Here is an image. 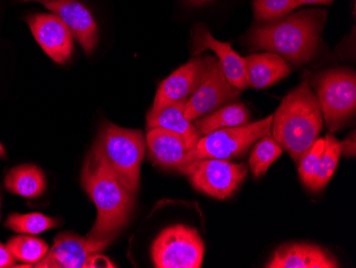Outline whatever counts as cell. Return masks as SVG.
<instances>
[{
    "label": "cell",
    "mask_w": 356,
    "mask_h": 268,
    "mask_svg": "<svg viewBox=\"0 0 356 268\" xmlns=\"http://www.w3.org/2000/svg\"><path fill=\"white\" fill-rule=\"evenodd\" d=\"M81 184L96 205L97 217L86 236L91 253L105 249L128 223L135 207L131 195L107 165L90 152L81 173Z\"/></svg>",
    "instance_id": "obj_1"
},
{
    "label": "cell",
    "mask_w": 356,
    "mask_h": 268,
    "mask_svg": "<svg viewBox=\"0 0 356 268\" xmlns=\"http://www.w3.org/2000/svg\"><path fill=\"white\" fill-rule=\"evenodd\" d=\"M325 19L327 12L323 10H302L291 17L254 28L250 40L255 49L283 56L297 65H304L317 52Z\"/></svg>",
    "instance_id": "obj_2"
},
{
    "label": "cell",
    "mask_w": 356,
    "mask_h": 268,
    "mask_svg": "<svg viewBox=\"0 0 356 268\" xmlns=\"http://www.w3.org/2000/svg\"><path fill=\"white\" fill-rule=\"evenodd\" d=\"M323 127L321 108L309 81L284 97L273 115V139L299 164L302 156L314 145Z\"/></svg>",
    "instance_id": "obj_3"
},
{
    "label": "cell",
    "mask_w": 356,
    "mask_h": 268,
    "mask_svg": "<svg viewBox=\"0 0 356 268\" xmlns=\"http://www.w3.org/2000/svg\"><path fill=\"white\" fill-rule=\"evenodd\" d=\"M91 151L109 167L131 195H137L145 154V137L141 131L105 122Z\"/></svg>",
    "instance_id": "obj_4"
},
{
    "label": "cell",
    "mask_w": 356,
    "mask_h": 268,
    "mask_svg": "<svg viewBox=\"0 0 356 268\" xmlns=\"http://www.w3.org/2000/svg\"><path fill=\"white\" fill-rule=\"evenodd\" d=\"M272 119L273 115L261 121L218 129L202 136L197 145L186 153L181 165L200 159H216L227 161L229 159L241 157L258 139L264 136L271 135Z\"/></svg>",
    "instance_id": "obj_5"
},
{
    "label": "cell",
    "mask_w": 356,
    "mask_h": 268,
    "mask_svg": "<svg viewBox=\"0 0 356 268\" xmlns=\"http://www.w3.org/2000/svg\"><path fill=\"white\" fill-rule=\"evenodd\" d=\"M315 88L327 129L336 132L349 123L356 110L355 72L349 69L322 72L316 78Z\"/></svg>",
    "instance_id": "obj_6"
},
{
    "label": "cell",
    "mask_w": 356,
    "mask_h": 268,
    "mask_svg": "<svg viewBox=\"0 0 356 268\" xmlns=\"http://www.w3.org/2000/svg\"><path fill=\"white\" fill-rule=\"evenodd\" d=\"M205 246L199 232L175 225L160 232L152 246V258L158 268H200Z\"/></svg>",
    "instance_id": "obj_7"
},
{
    "label": "cell",
    "mask_w": 356,
    "mask_h": 268,
    "mask_svg": "<svg viewBox=\"0 0 356 268\" xmlns=\"http://www.w3.org/2000/svg\"><path fill=\"white\" fill-rule=\"evenodd\" d=\"M177 170L189 178L197 191L224 200L234 195L248 175L247 164H235L225 159H200L184 164Z\"/></svg>",
    "instance_id": "obj_8"
},
{
    "label": "cell",
    "mask_w": 356,
    "mask_h": 268,
    "mask_svg": "<svg viewBox=\"0 0 356 268\" xmlns=\"http://www.w3.org/2000/svg\"><path fill=\"white\" fill-rule=\"evenodd\" d=\"M205 57L207 69L203 79L186 102L185 117L190 121L213 113L240 97V90L227 81L219 60L211 56Z\"/></svg>",
    "instance_id": "obj_9"
},
{
    "label": "cell",
    "mask_w": 356,
    "mask_h": 268,
    "mask_svg": "<svg viewBox=\"0 0 356 268\" xmlns=\"http://www.w3.org/2000/svg\"><path fill=\"white\" fill-rule=\"evenodd\" d=\"M38 3L55 14L71 30L72 35L87 55H91L99 43V29L90 10L78 0H22Z\"/></svg>",
    "instance_id": "obj_10"
},
{
    "label": "cell",
    "mask_w": 356,
    "mask_h": 268,
    "mask_svg": "<svg viewBox=\"0 0 356 268\" xmlns=\"http://www.w3.org/2000/svg\"><path fill=\"white\" fill-rule=\"evenodd\" d=\"M32 35L41 49L56 63L64 65L71 60L74 37L71 30L55 14H32L27 19Z\"/></svg>",
    "instance_id": "obj_11"
},
{
    "label": "cell",
    "mask_w": 356,
    "mask_h": 268,
    "mask_svg": "<svg viewBox=\"0 0 356 268\" xmlns=\"http://www.w3.org/2000/svg\"><path fill=\"white\" fill-rule=\"evenodd\" d=\"M207 69L206 57H197L178 68L160 83L149 113H157L167 106L188 101L197 89Z\"/></svg>",
    "instance_id": "obj_12"
},
{
    "label": "cell",
    "mask_w": 356,
    "mask_h": 268,
    "mask_svg": "<svg viewBox=\"0 0 356 268\" xmlns=\"http://www.w3.org/2000/svg\"><path fill=\"white\" fill-rule=\"evenodd\" d=\"M193 40L194 55H199L207 49L213 51L221 63L227 81L240 91L249 88L245 58L238 55L232 49L231 44L218 41L211 36L208 28L204 25L195 26Z\"/></svg>",
    "instance_id": "obj_13"
},
{
    "label": "cell",
    "mask_w": 356,
    "mask_h": 268,
    "mask_svg": "<svg viewBox=\"0 0 356 268\" xmlns=\"http://www.w3.org/2000/svg\"><path fill=\"white\" fill-rule=\"evenodd\" d=\"M267 268H337L339 264L327 250L311 244L296 243L275 250Z\"/></svg>",
    "instance_id": "obj_14"
},
{
    "label": "cell",
    "mask_w": 356,
    "mask_h": 268,
    "mask_svg": "<svg viewBox=\"0 0 356 268\" xmlns=\"http://www.w3.org/2000/svg\"><path fill=\"white\" fill-rule=\"evenodd\" d=\"M90 255L91 251L86 237L73 232H64L56 236L53 247L35 267L83 268L86 267Z\"/></svg>",
    "instance_id": "obj_15"
},
{
    "label": "cell",
    "mask_w": 356,
    "mask_h": 268,
    "mask_svg": "<svg viewBox=\"0 0 356 268\" xmlns=\"http://www.w3.org/2000/svg\"><path fill=\"white\" fill-rule=\"evenodd\" d=\"M145 143L152 161L163 168L177 169L188 152L185 140L181 135L160 127L147 129Z\"/></svg>",
    "instance_id": "obj_16"
},
{
    "label": "cell",
    "mask_w": 356,
    "mask_h": 268,
    "mask_svg": "<svg viewBox=\"0 0 356 268\" xmlns=\"http://www.w3.org/2000/svg\"><path fill=\"white\" fill-rule=\"evenodd\" d=\"M245 60L248 84L255 89L271 87L290 74L287 62L277 54H254Z\"/></svg>",
    "instance_id": "obj_17"
},
{
    "label": "cell",
    "mask_w": 356,
    "mask_h": 268,
    "mask_svg": "<svg viewBox=\"0 0 356 268\" xmlns=\"http://www.w3.org/2000/svg\"><path fill=\"white\" fill-rule=\"evenodd\" d=\"M186 102L187 101L178 102L167 106L157 113H147V129L160 127L175 132L184 138L188 151H190L197 145L202 136L194 123L185 117Z\"/></svg>",
    "instance_id": "obj_18"
},
{
    "label": "cell",
    "mask_w": 356,
    "mask_h": 268,
    "mask_svg": "<svg viewBox=\"0 0 356 268\" xmlns=\"http://www.w3.org/2000/svg\"><path fill=\"white\" fill-rule=\"evenodd\" d=\"M46 184L43 170L30 164L12 168L5 178L8 191L27 199H37L43 196Z\"/></svg>",
    "instance_id": "obj_19"
},
{
    "label": "cell",
    "mask_w": 356,
    "mask_h": 268,
    "mask_svg": "<svg viewBox=\"0 0 356 268\" xmlns=\"http://www.w3.org/2000/svg\"><path fill=\"white\" fill-rule=\"evenodd\" d=\"M250 118L249 109L243 104H227L206 117L194 120V125L201 136H204L218 129L245 125L249 123Z\"/></svg>",
    "instance_id": "obj_20"
},
{
    "label": "cell",
    "mask_w": 356,
    "mask_h": 268,
    "mask_svg": "<svg viewBox=\"0 0 356 268\" xmlns=\"http://www.w3.org/2000/svg\"><path fill=\"white\" fill-rule=\"evenodd\" d=\"M7 248L16 261L30 265H35L38 262L41 261L49 250L45 242L27 234L12 237L8 242Z\"/></svg>",
    "instance_id": "obj_21"
},
{
    "label": "cell",
    "mask_w": 356,
    "mask_h": 268,
    "mask_svg": "<svg viewBox=\"0 0 356 268\" xmlns=\"http://www.w3.org/2000/svg\"><path fill=\"white\" fill-rule=\"evenodd\" d=\"M283 153L281 145L271 136H264L254 145L249 159V167L254 178L265 175L270 166Z\"/></svg>",
    "instance_id": "obj_22"
},
{
    "label": "cell",
    "mask_w": 356,
    "mask_h": 268,
    "mask_svg": "<svg viewBox=\"0 0 356 268\" xmlns=\"http://www.w3.org/2000/svg\"><path fill=\"white\" fill-rule=\"evenodd\" d=\"M61 225L56 218L42 213L12 214L6 221V227L19 234H35L54 229Z\"/></svg>",
    "instance_id": "obj_23"
},
{
    "label": "cell",
    "mask_w": 356,
    "mask_h": 268,
    "mask_svg": "<svg viewBox=\"0 0 356 268\" xmlns=\"http://www.w3.org/2000/svg\"><path fill=\"white\" fill-rule=\"evenodd\" d=\"M341 156V145L333 134H327L325 138V150L322 153L319 170L312 185V191H321L329 183L337 167Z\"/></svg>",
    "instance_id": "obj_24"
},
{
    "label": "cell",
    "mask_w": 356,
    "mask_h": 268,
    "mask_svg": "<svg viewBox=\"0 0 356 268\" xmlns=\"http://www.w3.org/2000/svg\"><path fill=\"white\" fill-rule=\"evenodd\" d=\"M298 7L295 0H254V15L257 21L273 22L283 19Z\"/></svg>",
    "instance_id": "obj_25"
},
{
    "label": "cell",
    "mask_w": 356,
    "mask_h": 268,
    "mask_svg": "<svg viewBox=\"0 0 356 268\" xmlns=\"http://www.w3.org/2000/svg\"><path fill=\"white\" fill-rule=\"evenodd\" d=\"M325 150V138L316 140L314 145L302 156L299 161V175L304 185L311 188L319 170L322 153Z\"/></svg>",
    "instance_id": "obj_26"
},
{
    "label": "cell",
    "mask_w": 356,
    "mask_h": 268,
    "mask_svg": "<svg viewBox=\"0 0 356 268\" xmlns=\"http://www.w3.org/2000/svg\"><path fill=\"white\" fill-rule=\"evenodd\" d=\"M16 260L7 246L0 243V268L15 267Z\"/></svg>",
    "instance_id": "obj_27"
},
{
    "label": "cell",
    "mask_w": 356,
    "mask_h": 268,
    "mask_svg": "<svg viewBox=\"0 0 356 268\" xmlns=\"http://www.w3.org/2000/svg\"><path fill=\"white\" fill-rule=\"evenodd\" d=\"M86 267H115L109 260L106 259L103 255L91 253L88 259Z\"/></svg>",
    "instance_id": "obj_28"
},
{
    "label": "cell",
    "mask_w": 356,
    "mask_h": 268,
    "mask_svg": "<svg viewBox=\"0 0 356 268\" xmlns=\"http://www.w3.org/2000/svg\"><path fill=\"white\" fill-rule=\"evenodd\" d=\"M341 145V155L343 156H355V132H353L351 137H348L347 139L343 140V143H339Z\"/></svg>",
    "instance_id": "obj_29"
},
{
    "label": "cell",
    "mask_w": 356,
    "mask_h": 268,
    "mask_svg": "<svg viewBox=\"0 0 356 268\" xmlns=\"http://www.w3.org/2000/svg\"><path fill=\"white\" fill-rule=\"evenodd\" d=\"M298 7L304 5H330L334 0H295Z\"/></svg>",
    "instance_id": "obj_30"
},
{
    "label": "cell",
    "mask_w": 356,
    "mask_h": 268,
    "mask_svg": "<svg viewBox=\"0 0 356 268\" xmlns=\"http://www.w3.org/2000/svg\"><path fill=\"white\" fill-rule=\"evenodd\" d=\"M187 1L192 5H201V3H207L209 0H187Z\"/></svg>",
    "instance_id": "obj_31"
},
{
    "label": "cell",
    "mask_w": 356,
    "mask_h": 268,
    "mask_svg": "<svg viewBox=\"0 0 356 268\" xmlns=\"http://www.w3.org/2000/svg\"><path fill=\"white\" fill-rule=\"evenodd\" d=\"M6 150L5 148H3V145L0 143V157H3V159H5L6 157Z\"/></svg>",
    "instance_id": "obj_32"
}]
</instances>
